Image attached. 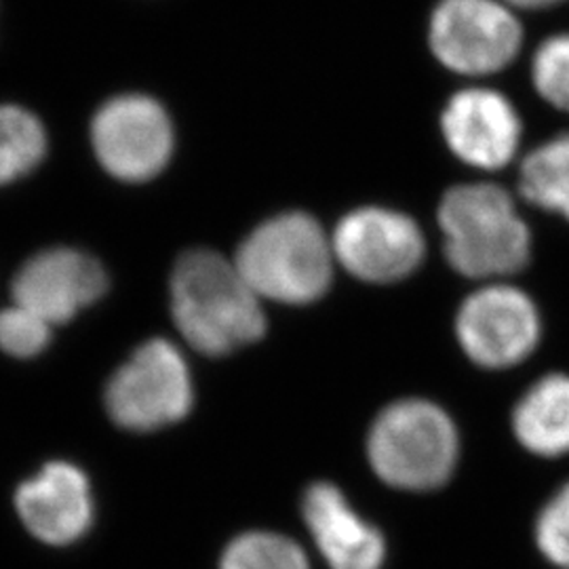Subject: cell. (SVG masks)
I'll list each match as a JSON object with an SVG mask.
<instances>
[{"mask_svg": "<svg viewBox=\"0 0 569 569\" xmlns=\"http://www.w3.org/2000/svg\"><path fill=\"white\" fill-rule=\"evenodd\" d=\"M531 79L545 102L569 112V34H557L538 47Z\"/></svg>", "mask_w": 569, "mask_h": 569, "instance_id": "cell-19", "label": "cell"}, {"mask_svg": "<svg viewBox=\"0 0 569 569\" xmlns=\"http://www.w3.org/2000/svg\"><path fill=\"white\" fill-rule=\"evenodd\" d=\"M519 190L528 203L569 220V133L529 152L519 171Z\"/></svg>", "mask_w": 569, "mask_h": 569, "instance_id": "cell-16", "label": "cell"}, {"mask_svg": "<svg viewBox=\"0 0 569 569\" xmlns=\"http://www.w3.org/2000/svg\"><path fill=\"white\" fill-rule=\"evenodd\" d=\"M110 289L106 266L72 244L42 247L28 256L11 279L13 302L41 315L51 326L74 321Z\"/></svg>", "mask_w": 569, "mask_h": 569, "instance_id": "cell-9", "label": "cell"}, {"mask_svg": "<svg viewBox=\"0 0 569 569\" xmlns=\"http://www.w3.org/2000/svg\"><path fill=\"white\" fill-rule=\"evenodd\" d=\"M517 441L533 456L569 453V376L550 373L528 388L512 411Z\"/></svg>", "mask_w": 569, "mask_h": 569, "instance_id": "cell-14", "label": "cell"}, {"mask_svg": "<svg viewBox=\"0 0 569 569\" xmlns=\"http://www.w3.org/2000/svg\"><path fill=\"white\" fill-rule=\"evenodd\" d=\"M49 131L41 117L21 103L0 102V188L30 178L49 157Z\"/></svg>", "mask_w": 569, "mask_h": 569, "instance_id": "cell-15", "label": "cell"}, {"mask_svg": "<svg viewBox=\"0 0 569 569\" xmlns=\"http://www.w3.org/2000/svg\"><path fill=\"white\" fill-rule=\"evenodd\" d=\"M441 129L451 152L477 169H505L521 142V119L507 96L472 87L449 100Z\"/></svg>", "mask_w": 569, "mask_h": 569, "instance_id": "cell-11", "label": "cell"}, {"mask_svg": "<svg viewBox=\"0 0 569 569\" xmlns=\"http://www.w3.org/2000/svg\"><path fill=\"white\" fill-rule=\"evenodd\" d=\"M439 226L449 264L468 279L509 277L528 266V224L496 183L453 186L439 204Z\"/></svg>", "mask_w": 569, "mask_h": 569, "instance_id": "cell-2", "label": "cell"}, {"mask_svg": "<svg viewBox=\"0 0 569 569\" xmlns=\"http://www.w3.org/2000/svg\"><path fill=\"white\" fill-rule=\"evenodd\" d=\"M103 403L117 427L152 432L183 420L194 406V385L182 350L150 338L108 380Z\"/></svg>", "mask_w": 569, "mask_h": 569, "instance_id": "cell-5", "label": "cell"}, {"mask_svg": "<svg viewBox=\"0 0 569 569\" xmlns=\"http://www.w3.org/2000/svg\"><path fill=\"white\" fill-rule=\"evenodd\" d=\"M16 509L26 529L41 542L66 547L93 523V493L81 468L49 462L16 491Z\"/></svg>", "mask_w": 569, "mask_h": 569, "instance_id": "cell-12", "label": "cell"}, {"mask_svg": "<svg viewBox=\"0 0 569 569\" xmlns=\"http://www.w3.org/2000/svg\"><path fill=\"white\" fill-rule=\"evenodd\" d=\"M460 437L443 407L425 399L390 403L367 435L373 472L395 489L430 491L449 481L458 467Z\"/></svg>", "mask_w": 569, "mask_h": 569, "instance_id": "cell-4", "label": "cell"}, {"mask_svg": "<svg viewBox=\"0 0 569 569\" xmlns=\"http://www.w3.org/2000/svg\"><path fill=\"white\" fill-rule=\"evenodd\" d=\"M171 317L186 345L226 357L266 333L262 298L234 262L211 249L186 251L169 279Z\"/></svg>", "mask_w": 569, "mask_h": 569, "instance_id": "cell-1", "label": "cell"}, {"mask_svg": "<svg viewBox=\"0 0 569 569\" xmlns=\"http://www.w3.org/2000/svg\"><path fill=\"white\" fill-rule=\"evenodd\" d=\"M220 569H310L305 549L274 531H244L228 542Z\"/></svg>", "mask_w": 569, "mask_h": 569, "instance_id": "cell-17", "label": "cell"}, {"mask_svg": "<svg viewBox=\"0 0 569 569\" xmlns=\"http://www.w3.org/2000/svg\"><path fill=\"white\" fill-rule=\"evenodd\" d=\"M523 28L505 0H441L430 20V47L446 68L483 77L519 56Z\"/></svg>", "mask_w": 569, "mask_h": 569, "instance_id": "cell-7", "label": "cell"}, {"mask_svg": "<svg viewBox=\"0 0 569 569\" xmlns=\"http://www.w3.org/2000/svg\"><path fill=\"white\" fill-rule=\"evenodd\" d=\"M89 142L98 164L122 183H146L173 157V122L163 103L143 93L112 96L93 112Z\"/></svg>", "mask_w": 569, "mask_h": 569, "instance_id": "cell-6", "label": "cell"}, {"mask_svg": "<svg viewBox=\"0 0 569 569\" xmlns=\"http://www.w3.org/2000/svg\"><path fill=\"white\" fill-rule=\"evenodd\" d=\"M533 300L512 284L477 289L460 306L456 336L468 359L486 369H509L528 359L540 342Z\"/></svg>", "mask_w": 569, "mask_h": 569, "instance_id": "cell-8", "label": "cell"}, {"mask_svg": "<svg viewBox=\"0 0 569 569\" xmlns=\"http://www.w3.org/2000/svg\"><path fill=\"white\" fill-rule=\"evenodd\" d=\"M53 326L41 315L13 302L0 308V350L13 359H34L51 346Z\"/></svg>", "mask_w": 569, "mask_h": 569, "instance_id": "cell-18", "label": "cell"}, {"mask_svg": "<svg viewBox=\"0 0 569 569\" xmlns=\"http://www.w3.org/2000/svg\"><path fill=\"white\" fill-rule=\"evenodd\" d=\"M510 7H521V9H547L552 4H559L563 0H505Z\"/></svg>", "mask_w": 569, "mask_h": 569, "instance_id": "cell-21", "label": "cell"}, {"mask_svg": "<svg viewBox=\"0 0 569 569\" xmlns=\"http://www.w3.org/2000/svg\"><path fill=\"white\" fill-rule=\"evenodd\" d=\"M234 264L262 300L300 306L326 296L336 256L331 239L312 216L289 211L251 230Z\"/></svg>", "mask_w": 569, "mask_h": 569, "instance_id": "cell-3", "label": "cell"}, {"mask_svg": "<svg viewBox=\"0 0 569 569\" xmlns=\"http://www.w3.org/2000/svg\"><path fill=\"white\" fill-rule=\"evenodd\" d=\"M336 262L366 283H397L425 260V234L409 216L387 207H361L336 226Z\"/></svg>", "mask_w": 569, "mask_h": 569, "instance_id": "cell-10", "label": "cell"}, {"mask_svg": "<svg viewBox=\"0 0 569 569\" xmlns=\"http://www.w3.org/2000/svg\"><path fill=\"white\" fill-rule=\"evenodd\" d=\"M536 545L545 559L569 569V483L557 489L536 519Z\"/></svg>", "mask_w": 569, "mask_h": 569, "instance_id": "cell-20", "label": "cell"}, {"mask_svg": "<svg viewBox=\"0 0 569 569\" xmlns=\"http://www.w3.org/2000/svg\"><path fill=\"white\" fill-rule=\"evenodd\" d=\"M302 517L331 569H382L387 542L382 531L357 515L333 483H312L302 498Z\"/></svg>", "mask_w": 569, "mask_h": 569, "instance_id": "cell-13", "label": "cell"}]
</instances>
